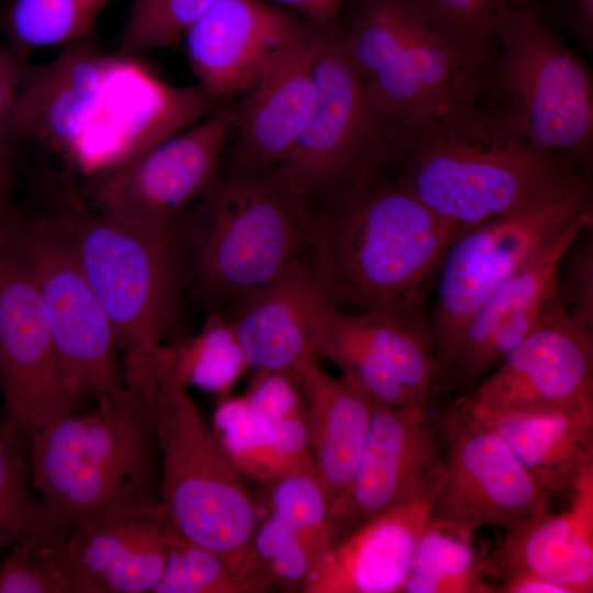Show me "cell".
Returning <instances> with one entry per match:
<instances>
[{"label": "cell", "mask_w": 593, "mask_h": 593, "mask_svg": "<svg viewBox=\"0 0 593 593\" xmlns=\"http://www.w3.org/2000/svg\"><path fill=\"white\" fill-rule=\"evenodd\" d=\"M314 27L264 0H221L183 37L199 85L225 103L247 94L268 60Z\"/></svg>", "instance_id": "cell-16"}, {"label": "cell", "mask_w": 593, "mask_h": 593, "mask_svg": "<svg viewBox=\"0 0 593 593\" xmlns=\"http://www.w3.org/2000/svg\"><path fill=\"white\" fill-rule=\"evenodd\" d=\"M266 489L270 514L298 535L314 569L336 541L327 495L317 469L287 473Z\"/></svg>", "instance_id": "cell-32"}, {"label": "cell", "mask_w": 593, "mask_h": 593, "mask_svg": "<svg viewBox=\"0 0 593 593\" xmlns=\"http://www.w3.org/2000/svg\"><path fill=\"white\" fill-rule=\"evenodd\" d=\"M494 592L497 593H568L562 586L535 574H518L505 579Z\"/></svg>", "instance_id": "cell-44"}, {"label": "cell", "mask_w": 593, "mask_h": 593, "mask_svg": "<svg viewBox=\"0 0 593 593\" xmlns=\"http://www.w3.org/2000/svg\"><path fill=\"white\" fill-rule=\"evenodd\" d=\"M56 556L85 593L154 592L167 562L163 510L109 517L60 540Z\"/></svg>", "instance_id": "cell-23"}, {"label": "cell", "mask_w": 593, "mask_h": 593, "mask_svg": "<svg viewBox=\"0 0 593 593\" xmlns=\"http://www.w3.org/2000/svg\"><path fill=\"white\" fill-rule=\"evenodd\" d=\"M221 0H132L119 37V55L174 44Z\"/></svg>", "instance_id": "cell-35"}, {"label": "cell", "mask_w": 593, "mask_h": 593, "mask_svg": "<svg viewBox=\"0 0 593 593\" xmlns=\"http://www.w3.org/2000/svg\"><path fill=\"white\" fill-rule=\"evenodd\" d=\"M371 325L369 315L346 313L325 300L312 354L335 365L342 378L374 404L406 406L424 403L393 374L381 355Z\"/></svg>", "instance_id": "cell-27"}, {"label": "cell", "mask_w": 593, "mask_h": 593, "mask_svg": "<svg viewBox=\"0 0 593 593\" xmlns=\"http://www.w3.org/2000/svg\"><path fill=\"white\" fill-rule=\"evenodd\" d=\"M562 283L558 293L570 323L593 337V233L584 230L563 256Z\"/></svg>", "instance_id": "cell-39"}, {"label": "cell", "mask_w": 593, "mask_h": 593, "mask_svg": "<svg viewBox=\"0 0 593 593\" xmlns=\"http://www.w3.org/2000/svg\"><path fill=\"white\" fill-rule=\"evenodd\" d=\"M458 235L379 168L315 210L299 259L324 299L429 338L426 301Z\"/></svg>", "instance_id": "cell-1"}, {"label": "cell", "mask_w": 593, "mask_h": 593, "mask_svg": "<svg viewBox=\"0 0 593 593\" xmlns=\"http://www.w3.org/2000/svg\"><path fill=\"white\" fill-rule=\"evenodd\" d=\"M441 424L430 518L471 532L490 526L507 533L547 510L549 495L493 429L461 404Z\"/></svg>", "instance_id": "cell-13"}, {"label": "cell", "mask_w": 593, "mask_h": 593, "mask_svg": "<svg viewBox=\"0 0 593 593\" xmlns=\"http://www.w3.org/2000/svg\"><path fill=\"white\" fill-rule=\"evenodd\" d=\"M213 428L242 474L268 486L290 472L253 419L245 395L219 405Z\"/></svg>", "instance_id": "cell-36"}, {"label": "cell", "mask_w": 593, "mask_h": 593, "mask_svg": "<svg viewBox=\"0 0 593 593\" xmlns=\"http://www.w3.org/2000/svg\"><path fill=\"white\" fill-rule=\"evenodd\" d=\"M251 568L262 593L272 589L302 592L313 561L298 535L270 514L254 537Z\"/></svg>", "instance_id": "cell-37"}, {"label": "cell", "mask_w": 593, "mask_h": 593, "mask_svg": "<svg viewBox=\"0 0 593 593\" xmlns=\"http://www.w3.org/2000/svg\"><path fill=\"white\" fill-rule=\"evenodd\" d=\"M0 387L3 419L30 439L75 413L65 391L51 327L25 267L0 248Z\"/></svg>", "instance_id": "cell-14"}, {"label": "cell", "mask_w": 593, "mask_h": 593, "mask_svg": "<svg viewBox=\"0 0 593 593\" xmlns=\"http://www.w3.org/2000/svg\"><path fill=\"white\" fill-rule=\"evenodd\" d=\"M432 491L342 536L311 572L304 593H401L432 516Z\"/></svg>", "instance_id": "cell-21"}, {"label": "cell", "mask_w": 593, "mask_h": 593, "mask_svg": "<svg viewBox=\"0 0 593 593\" xmlns=\"http://www.w3.org/2000/svg\"><path fill=\"white\" fill-rule=\"evenodd\" d=\"M382 168L458 235L591 183L589 171L535 147L485 99L424 127L402 130Z\"/></svg>", "instance_id": "cell-2"}, {"label": "cell", "mask_w": 593, "mask_h": 593, "mask_svg": "<svg viewBox=\"0 0 593 593\" xmlns=\"http://www.w3.org/2000/svg\"><path fill=\"white\" fill-rule=\"evenodd\" d=\"M236 299L238 306L230 318L247 367L256 372L290 371L312 354L325 299L299 258L272 281Z\"/></svg>", "instance_id": "cell-25"}, {"label": "cell", "mask_w": 593, "mask_h": 593, "mask_svg": "<svg viewBox=\"0 0 593 593\" xmlns=\"http://www.w3.org/2000/svg\"><path fill=\"white\" fill-rule=\"evenodd\" d=\"M290 373L302 398L309 441L336 535L368 438L373 403L342 377L327 373L312 354L296 361Z\"/></svg>", "instance_id": "cell-22"}, {"label": "cell", "mask_w": 593, "mask_h": 593, "mask_svg": "<svg viewBox=\"0 0 593 593\" xmlns=\"http://www.w3.org/2000/svg\"><path fill=\"white\" fill-rule=\"evenodd\" d=\"M177 372L188 385L227 390L248 368L230 317L212 313L201 331L174 346Z\"/></svg>", "instance_id": "cell-33"}, {"label": "cell", "mask_w": 593, "mask_h": 593, "mask_svg": "<svg viewBox=\"0 0 593 593\" xmlns=\"http://www.w3.org/2000/svg\"><path fill=\"white\" fill-rule=\"evenodd\" d=\"M495 36L484 99L535 147L590 172L593 80L586 64L549 27L538 4L506 10Z\"/></svg>", "instance_id": "cell-8"}, {"label": "cell", "mask_w": 593, "mask_h": 593, "mask_svg": "<svg viewBox=\"0 0 593 593\" xmlns=\"http://www.w3.org/2000/svg\"><path fill=\"white\" fill-rule=\"evenodd\" d=\"M97 402L30 438L33 484L69 529L160 499V457L143 391L124 381Z\"/></svg>", "instance_id": "cell-4"}, {"label": "cell", "mask_w": 593, "mask_h": 593, "mask_svg": "<svg viewBox=\"0 0 593 593\" xmlns=\"http://www.w3.org/2000/svg\"><path fill=\"white\" fill-rule=\"evenodd\" d=\"M423 22L485 74L496 53L495 26L508 9L540 0H402Z\"/></svg>", "instance_id": "cell-30"}, {"label": "cell", "mask_w": 593, "mask_h": 593, "mask_svg": "<svg viewBox=\"0 0 593 593\" xmlns=\"http://www.w3.org/2000/svg\"><path fill=\"white\" fill-rule=\"evenodd\" d=\"M166 546L165 573L154 593H253L224 558L184 539L167 522Z\"/></svg>", "instance_id": "cell-34"}, {"label": "cell", "mask_w": 593, "mask_h": 593, "mask_svg": "<svg viewBox=\"0 0 593 593\" xmlns=\"http://www.w3.org/2000/svg\"><path fill=\"white\" fill-rule=\"evenodd\" d=\"M571 492L566 511L546 510L507 532L484 561L485 575L502 582L529 573L568 593L593 592V470Z\"/></svg>", "instance_id": "cell-24"}, {"label": "cell", "mask_w": 593, "mask_h": 593, "mask_svg": "<svg viewBox=\"0 0 593 593\" xmlns=\"http://www.w3.org/2000/svg\"><path fill=\"white\" fill-rule=\"evenodd\" d=\"M593 223L591 183L460 233L439 266L432 347L440 363L469 318L501 287L542 258L567 250Z\"/></svg>", "instance_id": "cell-9"}, {"label": "cell", "mask_w": 593, "mask_h": 593, "mask_svg": "<svg viewBox=\"0 0 593 593\" xmlns=\"http://www.w3.org/2000/svg\"><path fill=\"white\" fill-rule=\"evenodd\" d=\"M444 449L443 424L427 402L372 405L368 438L336 540L362 522L433 490Z\"/></svg>", "instance_id": "cell-15"}, {"label": "cell", "mask_w": 593, "mask_h": 593, "mask_svg": "<svg viewBox=\"0 0 593 593\" xmlns=\"http://www.w3.org/2000/svg\"><path fill=\"white\" fill-rule=\"evenodd\" d=\"M237 114L238 102L225 103L198 123L115 164L97 183L92 209L136 232L178 227L192 200L216 177Z\"/></svg>", "instance_id": "cell-12"}, {"label": "cell", "mask_w": 593, "mask_h": 593, "mask_svg": "<svg viewBox=\"0 0 593 593\" xmlns=\"http://www.w3.org/2000/svg\"><path fill=\"white\" fill-rule=\"evenodd\" d=\"M29 474L22 437L0 421V550L21 542L55 545L64 539L58 521L31 490Z\"/></svg>", "instance_id": "cell-29"}, {"label": "cell", "mask_w": 593, "mask_h": 593, "mask_svg": "<svg viewBox=\"0 0 593 593\" xmlns=\"http://www.w3.org/2000/svg\"><path fill=\"white\" fill-rule=\"evenodd\" d=\"M123 59L92 35L66 45L51 63L29 65L13 118L16 144L35 141L71 150L103 114L110 80Z\"/></svg>", "instance_id": "cell-19"}, {"label": "cell", "mask_w": 593, "mask_h": 593, "mask_svg": "<svg viewBox=\"0 0 593 593\" xmlns=\"http://www.w3.org/2000/svg\"><path fill=\"white\" fill-rule=\"evenodd\" d=\"M317 98L309 124L279 175L315 211L388 160L402 131L370 100L336 25L315 59Z\"/></svg>", "instance_id": "cell-10"}, {"label": "cell", "mask_w": 593, "mask_h": 593, "mask_svg": "<svg viewBox=\"0 0 593 593\" xmlns=\"http://www.w3.org/2000/svg\"><path fill=\"white\" fill-rule=\"evenodd\" d=\"M13 149L0 142V245L4 243L22 214L13 200Z\"/></svg>", "instance_id": "cell-42"}, {"label": "cell", "mask_w": 593, "mask_h": 593, "mask_svg": "<svg viewBox=\"0 0 593 593\" xmlns=\"http://www.w3.org/2000/svg\"><path fill=\"white\" fill-rule=\"evenodd\" d=\"M124 381L143 391L160 457V507L167 524L236 570L255 591L250 561L260 524L242 472L189 393L174 347L125 365Z\"/></svg>", "instance_id": "cell-3"}, {"label": "cell", "mask_w": 593, "mask_h": 593, "mask_svg": "<svg viewBox=\"0 0 593 593\" xmlns=\"http://www.w3.org/2000/svg\"><path fill=\"white\" fill-rule=\"evenodd\" d=\"M593 398V337L562 313L527 334L465 402L491 412L544 410Z\"/></svg>", "instance_id": "cell-18"}, {"label": "cell", "mask_w": 593, "mask_h": 593, "mask_svg": "<svg viewBox=\"0 0 593 593\" xmlns=\"http://www.w3.org/2000/svg\"><path fill=\"white\" fill-rule=\"evenodd\" d=\"M280 8H288L317 29L337 24L349 0H269Z\"/></svg>", "instance_id": "cell-43"}, {"label": "cell", "mask_w": 593, "mask_h": 593, "mask_svg": "<svg viewBox=\"0 0 593 593\" xmlns=\"http://www.w3.org/2000/svg\"><path fill=\"white\" fill-rule=\"evenodd\" d=\"M325 30L314 27L277 52L238 101L236 142L226 172L269 171L288 158L315 108V59Z\"/></svg>", "instance_id": "cell-17"}, {"label": "cell", "mask_w": 593, "mask_h": 593, "mask_svg": "<svg viewBox=\"0 0 593 593\" xmlns=\"http://www.w3.org/2000/svg\"><path fill=\"white\" fill-rule=\"evenodd\" d=\"M567 250L532 265L488 299L465 325L440 371L465 384L482 380L527 334L566 313L558 275Z\"/></svg>", "instance_id": "cell-20"}, {"label": "cell", "mask_w": 593, "mask_h": 593, "mask_svg": "<svg viewBox=\"0 0 593 593\" xmlns=\"http://www.w3.org/2000/svg\"><path fill=\"white\" fill-rule=\"evenodd\" d=\"M461 406L493 429L548 494L572 491L593 470V398L532 411Z\"/></svg>", "instance_id": "cell-26"}, {"label": "cell", "mask_w": 593, "mask_h": 593, "mask_svg": "<svg viewBox=\"0 0 593 593\" xmlns=\"http://www.w3.org/2000/svg\"><path fill=\"white\" fill-rule=\"evenodd\" d=\"M188 224L191 278L211 300L276 279L305 246L314 210L276 169L216 175Z\"/></svg>", "instance_id": "cell-7"}, {"label": "cell", "mask_w": 593, "mask_h": 593, "mask_svg": "<svg viewBox=\"0 0 593 593\" xmlns=\"http://www.w3.org/2000/svg\"><path fill=\"white\" fill-rule=\"evenodd\" d=\"M113 0H12L1 24L20 54L23 51L69 45L91 34L101 11Z\"/></svg>", "instance_id": "cell-31"}, {"label": "cell", "mask_w": 593, "mask_h": 593, "mask_svg": "<svg viewBox=\"0 0 593 593\" xmlns=\"http://www.w3.org/2000/svg\"><path fill=\"white\" fill-rule=\"evenodd\" d=\"M336 29L376 108L401 130L461 113L483 100L485 75L402 0H349Z\"/></svg>", "instance_id": "cell-6"}, {"label": "cell", "mask_w": 593, "mask_h": 593, "mask_svg": "<svg viewBox=\"0 0 593 593\" xmlns=\"http://www.w3.org/2000/svg\"><path fill=\"white\" fill-rule=\"evenodd\" d=\"M245 398L253 419L267 435L279 421L303 405L290 371H257Z\"/></svg>", "instance_id": "cell-40"}, {"label": "cell", "mask_w": 593, "mask_h": 593, "mask_svg": "<svg viewBox=\"0 0 593 593\" xmlns=\"http://www.w3.org/2000/svg\"><path fill=\"white\" fill-rule=\"evenodd\" d=\"M27 67L19 52L0 45V142L12 148L13 118Z\"/></svg>", "instance_id": "cell-41"}, {"label": "cell", "mask_w": 593, "mask_h": 593, "mask_svg": "<svg viewBox=\"0 0 593 593\" xmlns=\"http://www.w3.org/2000/svg\"><path fill=\"white\" fill-rule=\"evenodd\" d=\"M30 273L53 335L61 384L78 406L124 385L113 326L72 249L46 213L22 212L0 246Z\"/></svg>", "instance_id": "cell-11"}, {"label": "cell", "mask_w": 593, "mask_h": 593, "mask_svg": "<svg viewBox=\"0 0 593 593\" xmlns=\"http://www.w3.org/2000/svg\"><path fill=\"white\" fill-rule=\"evenodd\" d=\"M0 593H85L63 569L56 544L21 542L0 560Z\"/></svg>", "instance_id": "cell-38"}, {"label": "cell", "mask_w": 593, "mask_h": 593, "mask_svg": "<svg viewBox=\"0 0 593 593\" xmlns=\"http://www.w3.org/2000/svg\"><path fill=\"white\" fill-rule=\"evenodd\" d=\"M472 532L430 518L416 545L401 593H494Z\"/></svg>", "instance_id": "cell-28"}, {"label": "cell", "mask_w": 593, "mask_h": 593, "mask_svg": "<svg viewBox=\"0 0 593 593\" xmlns=\"http://www.w3.org/2000/svg\"><path fill=\"white\" fill-rule=\"evenodd\" d=\"M47 214L103 306L124 361L174 346L169 339L191 280L186 221L166 232L143 233L77 204Z\"/></svg>", "instance_id": "cell-5"}]
</instances>
